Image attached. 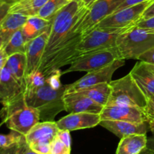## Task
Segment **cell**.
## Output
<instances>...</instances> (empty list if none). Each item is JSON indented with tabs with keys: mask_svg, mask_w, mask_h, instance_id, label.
<instances>
[{
	"mask_svg": "<svg viewBox=\"0 0 154 154\" xmlns=\"http://www.w3.org/2000/svg\"><path fill=\"white\" fill-rule=\"evenodd\" d=\"M87 9L83 5L81 0H72L56 14L51 20V29L42 63L64 42Z\"/></svg>",
	"mask_w": 154,
	"mask_h": 154,
	"instance_id": "6da1fadb",
	"label": "cell"
},
{
	"mask_svg": "<svg viewBox=\"0 0 154 154\" xmlns=\"http://www.w3.org/2000/svg\"><path fill=\"white\" fill-rule=\"evenodd\" d=\"M2 106L0 110L2 121L10 130L24 136L40 122L39 111L27 104L24 93Z\"/></svg>",
	"mask_w": 154,
	"mask_h": 154,
	"instance_id": "7a4b0ae2",
	"label": "cell"
},
{
	"mask_svg": "<svg viewBox=\"0 0 154 154\" xmlns=\"http://www.w3.org/2000/svg\"><path fill=\"white\" fill-rule=\"evenodd\" d=\"M65 91L66 85L59 90H54L46 84L38 88L26 90L24 94L27 104L39 111L40 122L54 121L57 114L65 111Z\"/></svg>",
	"mask_w": 154,
	"mask_h": 154,
	"instance_id": "3957f363",
	"label": "cell"
},
{
	"mask_svg": "<svg viewBox=\"0 0 154 154\" xmlns=\"http://www.w3.org/2000/svg\"><path fill=\"white\" fill-rule=\"evenodd\" d=\"M154 48V30L132 26L117 37L116 48L121 60H138Z\"/></svg>",
	"mask_w": 154,
	"mask_h": 154,
	"instance_id": "277c9868",
	"label": "cell"
},
{
	"mask_svg": "<svg viewBox=\"0 0 154 154\" xmlns=\"http://www.w3.org/2000/svg\"><path fill=\"white\" fill-rule=\"evenodd\" d=\"M111 92L107 105H118L138 107L144 110L147 98L130 73L109 83Z\"/></svg>",
	"mask_w": 154,
	"mask_h": 154,
	"instance_id": "5b68a950",
	"label": "cell"
},
{
	"mask_svg": "<svg viewBox=\"0 0 154 154\" xmlns=\"http://www.w3.org/2000/svg\"><path fill=\"white\" fill-rule=\"evenodd\" d=\"M128 28L118 29L94 28L82 36V38L78 46V52L81 56L82 54L93 51L116 48L117 37Z\"/></svg>",
	"mask_w": 154,
	"mask_h": 154,
	"instance_id": "8992f818",
	"label": "cell"
},
{
	"mask_svg": "<svg viewBox=\"0 0 154 154\" xmlns=\"http://www.w3.org/2000/svg\"><path fill=\"white\" fill-rule=\"evenodd\" d=\"M123 2V0H96L77 23L74 31L84 36L102 20L114 13Z\"/></svg>",
	"mask_w": 154,
	"mask_h": 154,
	"instance_id": "52a82bcc",
	"label": "cell"
},
{
	"mask_svg": "<svg viewBox=\"0 0 154 154\" xmlns=\"http://www.w3.org/2000/svg\"><path fill=\"white\" fill-rule=\"evenodd\" d=\"M120 58L117 48L101 50L82 54L71 64L63 74L72 72H92L102 69Z\"/></svg>",
	"mask_w": 154,
	"mask_h": 154,
	"instance_id": "ba28073f",
	"label": "cell"
},
{
	"mask_svg": "<svg viewBox=\"0 0 154 154\" xmlns=\"http://www.w3.org/2000/svg\"><path fill=\"white\" fill-rule=\"evenodd\" d=\"M153 1L150 0L114 11L102 20L95 28L118 29L135 26L138 21L141 20L144 12Z\"/></svg>",
	"mask_w": 154,
	"mask_h": 154,
	"instance_id": "9c48e42d",
	"label": "cell"
},
{
	"mask_svg": "<svg viewBox=\"0 0 154 154\" xmlns=\"http://www.w3.org/2000/svg\"><path fill=\"white\" fill-rule=\"evenodd\" d=\"M124 64V60H116L111 64L102 69L87 72L84 76L75 82L66 85L65 93L78 92L96 84H102V83H110L112 81V76L116 70L122 67Z\"/></svg>",
	"mask_w": 154,
	"mask_h": 154,
	"instance_id": "30bf717a",
	"label": "cell"
},
{
	"mask_svg": "<svg viewBox=\"0 0 154 154\" xmlns=\"http://www.w3.org/2000/svg\"><path fill=\"white\" fill-rule=\"evenodd\" d=\"M102 120H122L132 123H148L144 111L138 107L128 105H106L101 111Z\"/></svg>",
	"mask_w": 154,
	"mask_h": 154,
	"instance_id": "8fae6325",
	"label": "cell"
},
{
	"mask_svg": "<svg viewBox=\"0 0 154 154\" xmlns=\"http://www.w3.org/2000/svg\"><path fill=\"white\" fill-rule=\"evenodd\" d=\"M102 120L100 114L94 113H70L66 117L57 121L60 130L75 131L79 129H90L100 124Z\"/></svg>",
	"mask_w": 154,
	"mask_h": 154,
	"instance_id": "7c38bea8",
	"label": "cell"
},
{
	"mask_svg": "<svg viewBox=\"0 0 154 154\" xmlns=\"http://www.w3.org/2000/svg\"><path fill=\"white\" fill-rule=\"evenodd\" d=\"M50 27L48 29L44 32L41 35L32 39L28 42L26 49V78L30 74L38 70L42 63V57L45 52L47 41L50 33Z\"/></svg>",
	"mask_w": 154,
	"mask_h": 154,
	"instance_id": "4fadbf2b",
	"label": "cell"
},
{
	"mask_svg": "<svg viewBox=\"0 0 154 154\" xmlns=\"http://www.w3.org/2000/svg\"><path fill=\"white\" fill-rule=\"evenodd\" d=\"M65 111L69 113H94L100 114L104 107L92 100L81 92L65 93L63 96Z\"/></svg>",
	"mask_w": 154,
	"mask_h": 154,
	"instance_id": "5bb4252c",
	"label": "cell"
},
{
	"mask_svg": "<svg viewBox=\"0 0 154 154\" xmlns=\"http://www.w3.org/2000/svg\"><path fill=\"white\" fill-rule=\"evenodd\" d=\"M129 73L146 98L154 96V65L140 60Z\"/></svg>",
	"mask_w": 154,
	"mask_h": 154,
	"instance_id": "9a60e30c",
	"label": "cell"
},
{
	"mask_svg": "<svg viewBox=\"0 0 154 154\" xmlns=\"http://www.w3.org/2000/svg\"><path fill=\"white\" fill-rule=\"evenodd\" d=\"M60 129L57 122H38L25 135V139L29 146L35 144H51L57 138Z\"/></svg>",
	"mask_w": 154,
	"mask_h": 154,
	"instance_id": "2e32d148",
	"label": "cell"
},
{
	"mask_svg": "<svg viewBox=\"0 0 154 154\" xmlns=\"http://www.w3.org/2000/svg\"><path fill=\"white\" fill-rule=\"evenodd\" d=\"M119 138L135 134H147V123H132L122 120H102L100 124Z\"/></svg>",
	"mask_w": 154,
	"mask_h": 154,
	"instance_id": "e0dca14e",
	"label": "cell"
},
{
	"mask_svg": "<svg viewBox=\"0 0 154 154\" xmlns=\"http://www.w3.org/2000/svg\"><path fill=\"white\" fill-rule=\"evenodd\" d=\"M23 93V87L5 66L0 72V103L5 105Z\"/></svg>",
	"mask_w": 154,
	"mask_h": 154,
	"instance_id": "ac0fdd59",
	"label": "cell"
},
{
	"mask_svg": "<svg viewBox=\"0 0 154 154\" xmlns=\"http://www.w3.org/2000/svg\"><path fill=\"white\" fill-rule=\"evenodd\" d=\"M146 134H135L120 138L116 154H141L147 148Z\"/></svg>",
	"mask_w": 154,
	"mask_h": 154,
	"instance_id": "d6986e66",
	"label": "cell"
},
{
	"mask_svg": "<svg viewBox=\"0 0 154 154\" xmlns=\"http://www.w3.org/2000/svg\"><path fill=\"white\" fill-rule=\"evenodd\" d=\"M5 67L14 78L25 89L26 72V57L23 53H17L8 56Z\"/></svg>",
	"mask_w": 154,
	"mask_h": 154,
	"instance_id": "ffe728a7",
	"label": "cell"
},
{
	"mask_svg": "<svg viewBox=\"0 0 154 154\" xmlns=\"http://www.w3.org/2000/svg\"><path fill=\"white\" fill-rule=\"evenodd\" d=\"M28 16L15 12H8L0 23V36L7 41L18 29L22 28Z\"/></svg>",
	"mask_w": 154,
	"mask_h": 154,
	"instance_id": "44dd1931",
	"label": "cell"
},
{
	"mask_svg": "<svg viewBox=\"0 0 154 154\" xmlns=\"http://www.w3.org/2000/svg\"><path fill=\"white\" fill-rule=\"evenodd\" d=\"M51 20L42 19L35 16L28 17L26 22L22 27L23 32L29 41L41 35L51 27Z\"/></svg>",
	"mask_w": 154,
	"mask_h": 154,
	"instance_id": "7402d4cb",
	"label": "cell"
},
{
	"mask_svg": "<svg viewBox=\"0 0 154 154\" xmlns=\"http://www.w3.org/2000/svg\"><path fill=\"white\" fill-rule=\"evenodd\" d=\"M78 92H81L95 102L105 107L109 100L111 89L109 83H102Z\"/></svg>",
	"mask_w": 154,
	"mask_h": 154,
	"instance_id": "603a6c76",
	"label": "cell"
},
{
	"mask_svg": "<svg viewBox=\"0 0 154 154\" xmlns=\"http://www.w3.org/2000/svg\"><path fill=\"white\" fill-rule=\"evenodd\" d=\"M48 0H19L11 5L9 12L20 13L26 16H34Z\"/></svg>",
	"mask_w": 154,
	"mask_h": 154,
	"instance_id": "cb8c5ba5",
	"label": "cell"
},
{
	"mask_svg": "<svg viewBox=\"0 0 154 154\" xmlns=\"http://www.w3.org/2000/svg\"><path fill=\"white\" fill-rule=\"evenodd\" d=\"M29 41L26 38V37L24 35L23 32L22 28L18 29L17 31L15 32L6 45H5L4 48L6 54L8 56L12 55L17 53H26V45Z\"/></svg>",
	"mask_w": 154,
	"mask_h": 154,
	"instance_id": "d4e9b609",
	"label": "cell"
},
{
	"mask_svg": "<svg viewBox=\"0 0 154 154\" xmlns=\"http://www.w3.org/2000/svg\"><path fill=\"white\" fill-rule=\"evenodd\" d=\"M67 3L66 0H48L39 9L35 16L47 20H52L56 14Z\"/></svg>",
	"mask_w": 154,
	"mask_h": 154,
	"instance_id": "484cf974",
	"label": "cell"
},
{
	"mask_svg": "<svg viewBox=\"0 0 154 154\" xmlns=\"http://www.w3.org/2000/svg\"><path fill=\"white\" fill-rule=\"evenodd\" d=\"M46 84V77L43 75L42 72L38 70L30 74L26 78V85L24 92L26 90L38 88V87H42Z\"/></svg>",
	"mask_w": 154,
	"mask_h": 154,
	"instance_id": "4316f807",
	"label": "cell"
},
{
	"mask_svg": "<svg viewBox=\"0 0 154 154\" xmlns=\"http://www.w3.org/2000/svg\"><path fill=\"white\" fill-rule=\"evenodd\" d=\"M25 139V136L15 131L11 130L8 134H0V149L11 147Z\"/></svg>",
	"mask_w": 154,
	"mask_h": 154,
	"instance_id": "83f0119b",
	"label": "cell"
},
{
	"mask_svg": "<svg viewBox=\"0 0 154 154\" xmlns=\"http://www.w3.org/2000/svg\"><path fill=\"white\" fill-rule=\"evenodd\" d=\"M62 75H63V72H61L60 69L54 71L46 77V83L54 90H59L62 88L64 86L62 84L61 80H60Z\"/></svg>",
	"mask_w": 154,
	"mask_h": 154,
	"instance_id": "f1b7e54d",
	"label": "cell"
},
{
	"mask_svg": "<svg viewBox=\"0 0 154 154\" xmlns=\"http://www.w3.org/2000/svg\"><path fill=\"white\" fill-rule=\"evenodd\" d=\"M28 147L26 139H23L21 142L11 147L0 149V154H23Z\"/></svg>",
	"mask_w": 154,
	"mask_h": 154,
	"instance_id": "f546056e",
	"label": "cell"
},
{
	"mask_svg": "<svg viewBox=\"0 0 154 154\" xmlns=\"http://www.w3.org/2000/svg\"><path fill=\"white\" fill-rule=\"evenodd\" d=\"M70 153L71 149L62 142L57 137L51 142L50 154H70Z\"/></svg>",
	"mask_w": 154,
	"mask_h": 154,
	"instance_id": "4dcf8cb0",
	"label": "cell"
},
{
	"mask_svg": "<svg viewBox=\"0 0 154 154\" xmlns=\"http://www.w3.org/2000/svg\"><path fill=\"white\" fill-rule=\"evenodd\" d=\"M144 111L148 121L154 120V96L147 98V104Z\"/></svg>",
	"mask_w": 154,
	"mask_h": 154,
	"instance_id": "1f68e13d",
	"label": "cell"
},
{
	"mask_svg": "<svg viewBox=\"0 0 154 154\" xmlns=\"http://www.w3.org/2000/svg\"><path fill=\"white\" fill-rule=\"evenodd\" d=\"M33 151L38 154H50L51 144H35L29 146Z\"/></svg>",
	"mask_w": 154,
	"mask_h": 154,
	"instance_id": "d6a6232c",
	"label": "cell"
},
{
	"mask_svg": "<svg viewBox=\"0 0 154 154\" xmlns=\"http://www.w3.org/2000/svg\"><path fill=\"white\" fill-rule=\"evenodd\" d=\"M57 138L60 140L63 143H64L69 149H71V144H72V141H71V135L70 131L68 130H59L58 133H57Z\"/></svg>",
	"mask_w": 154,
	"mask_h": 154,
	"instance_id": "836d02e7",
	"label": "cell"
},
{
	"mask_svg": "<svg viewBox=\"0 0 154 154\" xmlns=\"http://www.w3.org/2000/svg\"><path fill=\"white\" fill-rule=\"evenodd\" d=\"M135 26L140 27V28L154 30V16L145 18V19H141Z\"/></svg>",
	"mask_w": 154,
	"mask_h": 154,
	"instance_id": "e575fe53",
	"label": "cell"
},
{
	"mask_svg": "<svg viewBox=\"0 0 154 154\" xmlns=\"http://www.w3.org/2000/svg\"><path fill=\"white\" fill-rule=\"evenodd\" d=\"M138 60L154 65V48L142 54Z\"/></svg>",
	"mask_w": 154,
	"mask_h": 154,
	"instance_id": "d590c367",
	"label": "cell"
},
{
	"mask_svg": "<svg viewBox=\"0 0 154 154\" xmlns=\"http://www.w3.org/2000/svg\"><path fill=\"white\" fill-rule=\"evenodd\" d=\"M147 1H150V0H123V2L121 3V5H120L118 8H117V9L115 11L120 10V9L125 8L136 5L141 4V3H144Z\"/></svg>",
	"mask_w": 154,
	"mask_h": 154,
	"instance_id": "8d00e7d4",
	"label": "cell"
},
{
	"mask_svg": "<svg viewBox=\"0 0 154 154\" xmlns=\"http://www.w3.org/2000/svg\"><path fill=\"white\" fill-rule=\"evenodd\" d=\"M11 6V5L9 4V3L0 0V23L4 19L5 17L8 14V13L10 11Z\"/></svg>",
	"mask_w": 154,
	"mask_h": 154,
	"instance_id": "74e56055",
	"label": "cell"
},
{
	"mask_svg": "<svg viewBox=\"0 0 154 154\" xmlns=\"http://www.w3.org/2000/svg\"><path fill=\"white\" fill-rule=\"evenodd\" d=\"M153 16H154V0L152 2L151 4L147 7L145 11L144 12L141 19H145V18H148Z\"/></svg>",
	"mask_w": 154,
	"mask_h": 154,
	"instance_id": "f35d334b",
	"label": "cell"
},
{
	"mask_svg": "<svg viewBox=\"0 0 154 154\" xmlns=\"http://www.w3.org/2000/svg\"><path fill=\"white\" fill-rule=\"evenodd\" d=\"M8 57V56L7 55L5 51V48H3L0 51V72L2 70L3 68L5 66Z\"/></svg>",
	"mask_w": 154,
	"mask_h": 154,
	"instance_id": "ab89813d",
	"label": "cell"
},
{
	"mask_svg": "<svg viewBox=\"0 0 154 154\" xmlns=\"http://www.w3.org/2000/svg\"><path fill=\"white\" fill-rule=\"evenodd\" d=\"M146 150L150 154H154V135L150 138H147V144Z\"/></svg>",
	"mask_w": 154,
	"mask_h": 154,
	"instance_id": "60d3db41",
	"label": "cell"
},
{
	"mask_svg": "<svg viewBox=\"0 0 154 154\" xmlns=\"http://www.w3.org/2000/svg\"><path fill=\"white\" fill-rule=\"evenodd\" d=\"M81 3H82V5L84 6V7L89 8H90V6H91L96 1V0H81Z\"/></svg>",
	"mask_w": 154,
	"mask_h": 154,
	"instance_id": "b9f144b4",
	"label": "cell"
},
{
	"mask_svg": "<svg viewBox=\"0 0 154 154\" xmlns=\"http://www.w3.org/2000/svg\"><path fill=\"white\" fill-rule=\"evenodd\" d=\"M7 42H8V41L6 40V39H5L4 38L2 37V36H0V51H1L3 48H4L5 45H6V43H7Z\"/></svg>",
	"mask_w": 154,
	"mask_h": 154,
	"instance_id": "7bdbcfd3",
	"label": "cell"
},
{
	"mask_svg": "<svg viewBox=\"0 0 154 154\" xmlns=\"http://www.w3.org/2000/svg\"><path fill=\"white\" fill-rule=\"evenodd\" d=\"M148 126H149V129H150V130L151 131V132L154 135V120H149Z\"/></svg>",
	"mask_w": 154,
	"mask_h": 154,
	"instance_id": "ee69618b",
	"label": "cell"
},
{
	"mask_svg": "<svg viewBox=\"0 0 154 154\" xmlns=\"http://www.w3.org/2000/svg\"><path fill=\"white\" fill-rule=\"evenodd\" d=\"M23 154H38V153H35V151H33V150H32L29 147H28L26 149L25 151L23 152Z\"/></svg>",
	"mask_w": 154,
	"mask_h": 154,
	"instance_id": "f6af8a7d",
	"label": "cell"
},
{
	"mask_svg": "<svg viewBox=\"0 0 154 154\" xmlns=\"http://www.w3.org/2000/svg\"><path fill=\"white\" fill-rule=\"evenodd\" d=\"M1 1L5 2H8V3H9V4H11V5H13L14 3L17 2H18V1H19V0H1Z\"/></svg>",
	"mask_w": 154,
	"mask_h": 154,
	"instance_id": "bcb514c9",
	"label": "cell"
},
{
	"mask_svg": "<svg viewBox=\"0 0 154 154\" xmlns=\"http://www.w3.org/2000/svg\"><path fill=\"white\" fill-rule=\"evenodd\" d=\"M2 124H4V123H3V122L2 121V123H0V127H1V126H2Z\"/></svg>",
	"mask_w": 154,
	"mask_h": 154,
	"instance_id": "7dc6e473",
	"label": "cell"
},
{
	"mask_svg": "<svg viewBox=\"0 0 154 154\" xmlns=\"http://www.w3.org/2000/svg\"><path fill=\"white\" fill-rule=\"evenodd\" d=\"M71 1H72V0H66V2H71Z\"/></svg>",
	"mask_w": 154,
	"mask_h": 154,
	"instance_id": "c3c4849f",
	"label": "cell"
}]
</instances>
